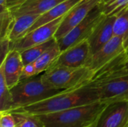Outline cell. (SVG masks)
<instances>
[{"instance_id":"ffe728a7","label":"cell","mask_w":128,"mask_h":127,"mask_svg":"<svg viewBox=\"0 0 128 127\" xmlns=\"http://www.w3.org/2000/svg\"><path fill=\"white\" fill-rule=\"evenodd\" d=\"M113 31L114 35L123 37L124 42L128 38V7H124L116 15Z\"/></svg>"},{"instance_id":"3957f363","label":"cell","mask_w":128,"mask_h":127,"mask_svg":"<svg viewBox=\"0 0 128 127\" xmlns=\"http://www.w3.org/2000/svg\"><path fill=\"white\" fill-rule=\"evenodd\" d=\"M108 104L100 101L37 116L44 127H85L94 124Z\"/></svg>"},{"instance_id":"ac0fdd59","label":"cell","mask_w":128,"mask_h":127,"mask_svg":"<svg viewBox=\"0 0 128 127\" xmlns=\"http://www.w3.org/2000/svg\"><path fill=\"white\" fill-rule=\"evenodd\" d=\"M57 40L55 37L49 40L48 41H46L43 43L38 44L36 46H32L28 49H26L20 52L22 62L24 64V66L31 64L36 61L44 52L46 51V49L56 41Z\"/></svg>"},{"instance_id":"9c48e42d","label":"cell","mask_w":128,"mask_h":127,"mask_svg":"<svg viewBox=\"0 0 128 127\" xmlns=\"http://www.w3.org/2000/svg\"><path fill=\"white\" fill-rule=\"evenodd\" d=\"M124 51L123 37L114 36L101 49L90 56L85 67L96 73Z\"/></svg>"},{"instance_id":"5b68a950","label":"cell","mask_w":128,"mask_h":127,"mask_svg":"<svg viewBox=\"0 0 128 127\" xmlns=\"http://www.w3.org/2000/svg\"><path fill=\"white\" fill-rule=\"evenodd\" d=\"M94 74L95 72L87 67H69L51 65L42 73V79L54 88L70 90L88 84Z\"/></svg>"},{"instance_id":"8fae6325","label":"cell","mask_w":128,"mask_h":127,"mask_svg":"<svg viewBox=\"0 0 128 127\" xmlns=\"http://www.w3.org/2000/svg\"><path fill=\"white\" fill-rule=\"evenodd\" d=\"M90 56L89 43L88 40H86L62 52L52 65L69 67H85Z\"/></svg>"},{"instance_id":"52a82bcc","label":"cell","mask_w":128,"mask_h":127,"mask_svg":"<svg viewBox=\"0 0 128 127\" xmlns=\"http://www.w3.org/2000/svg\"><path fill=\"white\" fill-rule=\"evenodd\" d=\"M64 16L59 17L28 32L21 38L11 43L10 49H16L21 52L26 49L53 38Z\"/></svg>"},{"instance_id":"4316f807","label":"cell","mask_w":128,"mask_h":127,"mask_svg":"<svg viewBox=\"0 0 128 127\" xmlns=\"http://www.w3.org/2000/svg\"><path fill=\"white\" fill-rule=\"evenodd\" d=\"M124 67L127 69V70H128V59L124 62Z\"/></svg>"},{"instance_id":"5bb4252c","label":"cell","mask_w":128,"mask_h":127,"mask_svg":"<svg viewBox=\"0 0 128 127\" xmlns=\"http://www.w3.org/2000/svg\"><path fill=\"white\" fill-rule=\"evenodd\" d=\"M62 53L57 40H56L36 61L24 66L21 80L38 76L45 72Z\"/></svg>"},{"instance_id":"f1b7e54d","label":"cell","mask_w":128,"mask_h":127,"mask_svg":"<svg viewBox=\"0 0 128 127\" xmlns=\"http://www.w3.org/2000/svg\"><path fill=\"white\" fill-rule=\"evenodd\" d=\"M126 52H127V55H128V47L126 49Z\"/></svg>"},{"instance_id":"30bf717a","label":"cell","mask_w":128,"mask_h":127,"mask_svg":"<svg viewBox=\"0 0 128 127\" xmlns=\"http://www.w3.org/2000/svg\"><path fill=\"white\" fill-rule=\"evenodd\" d=\"M95 127H128V101L108 104L96 121Z\"/></svg>"},{"instance_id":"d6986e66","label":"cell","mask_w":128,"mask_h":127,"mask_svg":"<svg viewBox=\"0 0 128 127\" xmlns=\"http://www.w3.org/2000/svg\"><path fill=\"white\" fill-rule=\"evenodd\" d=\"M14 109V101L10 89L0 73V112H10Z\"/></svg>"},{"instance_id":"603a6c76","label":"cell","mask_w":128,"mask_h":127,"mask_svg":"<svg viewBox=\"0 0 128 127\" xmlns=\"http://www.w3.org/2000/svg\"><path fill=\"white\" fill-rule=\"evenodd\" d=\"M14 115L10 112H0V127H16Z\"/></svg>"},{"instance_id":"44dd1931","label":"cell","mask_w":128,"mask_h":127,"mask_svg":"<svg viewBox=\"0 0 128 127\" xmlns=\"http://www.w3.org/2000/svg\"><path fill=\"white\" fill-rule=\"evenodd\" d=\"M16 120V127H44L40 120L35 115L12 112Z\"/></svg>"},{"instance_id":"8992f818","label":"cell","mask_w":128,"mask_h":127,"mask_svg":"<svg viewBox=\"0 0 128 127\" xmlns=\"http://www.w3.org/2000/svg\"><path fill=\"white\" fill-rule=\"evenodd\" d=\"M104 16L105 14L102 12L100 5L92 9L82 22L76 25L65 36L57 40L61 51L63 52L82 41L88 40Z\"/></svg>"},{"instance_id":"e0dca14e","label":"cell","mask_w":128,"mask_h":127,"mask_svg":"<svg viewBox=\"0 0 128 127\" xmlns=\"http://www.w3.org/2000/svg\"><path fill=\"white\" fill-rule=\"evenodd\" d=\"M40 16V14L25 13L16 17L7 35L10 42H15L24 36Z\"/></svg>"},{"instance_id":"484cf974","label":"cell","mask_w":128,"mask_h":127,"mask_svg":"<svg viewBox=\"0 0 128 127\" xmlns=\"http://www.w3.org/2000/svg\"><path fill=\"white\" fill-rule=\"evenodd\" d=\"M113 1V0H101V1H100V5L102 6V5L106 4H108V3H110V2H111V1Z\"/></svg>"},{"instance_id":"cb8c5ba5","label":"cell","mask_w":128,"mask_h":127,"mask_svg":"<svg viewBox=\"0 0 128 127\" xmlns=\"http://www.w3.org/2000/svg\"><path fill=\"white\" fill-rule=\"evenodd\" d=\"M10 39L5 36L1 38L0 42V56H1V64L5 59L7 55L10 51Z\"/></svg>"},{"instance_id":"9a60e30c","label":"cell","mask_w":128,"mask_h":127,"mask_svg":"<svg viewBox=\"0 0 128 127\" xmlns=\"http://www.w3.org/2000/svg\"><path fill=\"white\" fill-rule=\"evenodd\" d=\"M65 0H26L22 4L10 8L16 18L25 13L44 14Z\"/></svg>"},{"instance_id":"7402d4cb","label":"cell","mask_w":128,"mask_h":127,"mask_svg":"<svg viewBox=\"0 0 128 127\" xmlns=\"http://www.w3.org/2000/svg\"><path fill=\"white\" fill-rule=\"evenodd\" d=\"M100 7L105 15H117L124 7H128V0H113L106 4L100 5Z\"/></svg>"},{"instance_id":"6da1fadb","label":"cell","mask_w":128,"mask_h":127,"mask_svg":"<svg viewBox=\"0 0 128 127\" xmlns=\"http://www.w3.org/2000/svg\"><path fill=\"white\" fill-rule=\"evenodd\" d=\"M128 59L124 51L95 73L90 84L100 102L110 104L128 101V70L124 66Z\"/></svg>"},{"instance_id":"4fadbf2b","label":"cell","mask_w":128,"mask_h":127,"mask_svg":"<svg viewBox=\"0 0 128 127\" xmlns=\"http://www.w3.org/2000/svg\"><path fill=\"white\" fill-rule=\"evenodd\" d=\"M116 15H105L88 39L91 55L101 49L115 35L113 26Z\"/></svg>"},{"instance_id":"7c38bea8","label":"cell","mask_w":128,"mask_h":127,"mask_svg":"<svg viewBox=\"0 0 128 127\" xmlns=\"http://www.w3.org/2000/svg\"><path fill=\"white\" fill-rule=\"evenodd\" d=\"M24 64L20 52L10 49L5 59L0 65V73H2L8 87L11 89L21 80Z\"/></svg>"},{"instance_id":"277c9868","label":"cell","mask_w":128,"mask_h":127,"mask_svg":"<svg viewBox=\"0 0 128 127\" xmlns=\"http://www.w3.org/2000/svg\"><path fill=\"white\" fill-rule=\"evenodd\" d=\"M63 91L47 85L42 79V73L23 79L10 89L14 101L13 110L38 103Z\"/></svg>"},{"instance_id":"83f0119b","label":"cell","mask_w":128,"mask_h":127,"mask_svg":"<svg viewBox=\"0 0 128 127\" xmlns=\"http://www.w3.org/2000/svg\"><path fill=\"white\" fill-rule=\"evenodd\" d=\"M95 123H96V122H95ZM95 123L92 124H90V125H88V126H86V127H95Z\"/></svg>"},{"instance_id":"2e32d148","label":"cell","mask_w":128,"mask_h":127,"mask_svg":"<svg viewBox=\"0 0 128 127\" xmlns=\"http://www.w3.org/2000/svg\"><path fill=\"white\" fill-rule=\"evenodd\" d=\"M80 1L82 0H65L61 2L60 4H57L56 6H55L53 8H52L46 13L40 15V16L33 24V25L28 29L27 33L35 29L36 28L39 26H41L59 17L64 16L74 6H75Z\"/></svg>"},{"instance_id":"7a4b0ae2","label":"cell","mask_w":128,"mask_h":127,"mask_svg":"<svg viewBox=\"0 0 128 127\" xmlns=\"http://www.w3.org/2000/svg\"><path fill=\"white\" fill-rule=\"evenodd\" d=\"M98 101V93L95 88L89 82L87 85L76 88L64 90L42 101L14 109L10 112H16L30 115H40L58 112Z\"/></svg>"},{"instance_id":"ba28073f","label":"cell","mask_w":128,"mask_h":127,"mask_svg":"<svg viewBox=\"0 0 128 127\" xmlns=\"http://www.w3.org/2000/svg\"><path fill=\"white\" fill-rule=\"evenodd\" d=\"M101 0H82L74 6L64 16L54 37L58 40L65 36L82 22L92 9L100 4Z\"/></svg>"},{"instance_id":"d4e9b609","label":"cell","mask_w":128,"mask_h":127,"mask_svg":"<svg viewBox=\"0 0 128 127\" xmlns=\"http://www.w3.org/2000/svg\"><path fill=\"white\" fill-rule=\"evenodd\" d=\"M26 0H7V4L9 8H12L22 4Z\"/></svg>"}]
</instances>
